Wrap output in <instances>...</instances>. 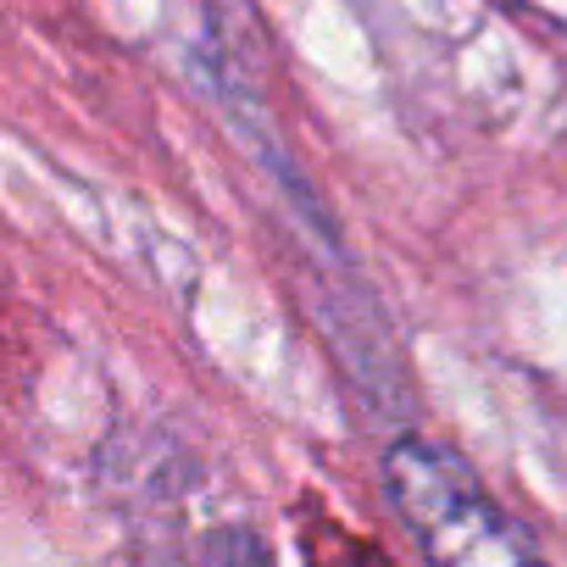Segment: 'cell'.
Wrapping results in <instances>:
<instances>
[{
  "label": "cell",
  "mask_w": 567,
  "mask_h": 567,
  "mask_svg": "<svg viewBox=\"0 0 567 567\" xmlns=\"http://www.w3.org/2000/svg\"><path fill=\"white\" fill-rule=\"evenodd\" d=\"M384 478H390V501L401 523L434 561L489 567V561L534 556V539L489 501V489L456 451L429 445V440H401L384 462Z\"/></svg>",
  "instance_id": "obj_1"
}]
</instances>
